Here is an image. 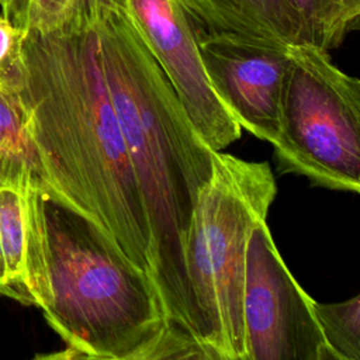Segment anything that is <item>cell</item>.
Wrapping results in <instances>:
<instances>
[{"mask_svg":"<svg viewBox=\"0 0 360 360\" xmlns=\"http://www.w3.org/2000/svg\"><path fill=\"white\" fill-rule=\"evenodd\" d=\"M97 20L25 32L17 97L46 184L150 277L149 225L101 68Z\"/></svg>","mask_w":360,"mask_h":360,"instance_id":"1","label":"cell"},{"mask_svg":"<svg viewBox=\"0 0 360 360\" xmlns=\"http://www.w3.org/2000/svg\"><path fill=\"white\" fill-rule=\"evenodd\" d=\"M98 55L150 232V278L173 336L205 359L184 266V240L214 152L118 3L97 20Z\"/></svg>","mask_w":360,"mask_h":360,"instance_id":"2","label":"cell"},{"mask_svg":"<svg viewBox=\"0 0 360 360\" xmlns=\"http://www.w3.org/2000/svg\"><path fill=\"white\" fill-rule=\"evenodd\" d=\"M27 285L66 343L65 357L190 359L158 291L117 242L46 183L25 191Z\"/></svg>","mask_w":360,"mask_h":360,"instance_id":"3","label":"cell"},{"mask_svg":"<svg viewBox=\"0 0 360 360\" xmlns=\"http://www.w3.org/2000/svg\"><path fill=\"white\" fill-rule=\"evenodd\" d=\"M277 193L267 162L214 152L212 173L195 201L184 240V266L208 360H249L243 295L250 233Z\"/></svg>","mask_w":360,"mask_h":360,"instance_id":"4","label":"cell"},{"mask_svg":"<svg viewBox=\"0 0 360 360\" xmlns=\"http://www.w3.org/2000/svg\"><path fill=\"white\" fill-rule=\"evenodd\" d=\"M290 58L271 143L280 173L360 195V79L312 45H291Z\"/></svg>","mask_w":360,"mask_h":360,"instance_id":"5","label":"cell"},{"mask_svg":"<svg viewBox=\"0 0 360 360\" xmlns=\"http://www.w3.org/2000/svg\"><path fill=\"white\" fill-rule=\"evenodd\" d=\"M271 238L266 219L246 253L243 316L249 360H336L315 311Z\"/></svg>","mask_w":360,"mask_h":360,"instance_id":"6","label":"cell"},{"mask_svg":"<svg viewBox=\"0 0 360 360\" xmlns=\"http://www.w3.org/2000/svg\"><path fill=\"white\" fill-rule=\"evenodd\" d=\"M152 56L173 86L193 127L212 150L240 138L242 128L217 97L205 73L201 25L181 0H118Z\"/></svg>","mask_w":360,"mask_h":360,"instance_id":"7","label":"cell"},{"mask_svg":"<svg viewBox=\"0 0 360 360\" xmlns=\"http://www.w3.org/2000/svg\"><path fill=\"white\" fill-rule=\"evenodd\" d=\"M200 53L210 84L240 128L273 143L280 129L290 46L235 32L201 30Z\"/></svg>","mask_w":360,"mask_h":360,"instance_id":"8","label":"cell"},{"mask_svg":"<svg viewBox=\"0 0 360 360\" xmlns=\"http://www.w3.org/2000/svg\"><path fill=\"white\" fill-rule=\"evenodd\" d=\"M198 24L283 45H309L301 18L287 0H181Z\"/></svg>","mask_w":360,"mask_h":360,"instance_id":"9","label":"cell"},{"mask_svg":"<svg viewBox=\"0 0 360 360\" xmlns=\"http://www.w3.org/2000/svg\"><path fill=\"white\" fill-rule=\"evenodd\" d=\"M0 183L25 191L31 184H45L25 115L17 93L0 89Z\"/></svg>","mask_w":360,"mask_h":360,"instance_id":"10","label":"cell"},{"mask_svg":"<svg viewBox=\"0 0 360 360\" xmlns=\"http://www.w3.org/2000/svg\"><path fill=\"white\" fill-rule=\"evenodd\" d=\"M118 0H0L1 14L24 32L48 34L94 21Z\"/></svg>","mask_w":360,"mask_h":360,"instance_id":"11","label":"cell"},{"mask_svg":"<svg viewBox=\"0 0 360 360\" xmlns=\"http://www.w3.org/2000/svg\"><path fill=\"white\" fill-rule=\"evenodd\" d=\"M0 249L6 264L10 298L32 305L27 285L25 195L13 184L0 183Z\"/></svg>","mask_w":360,"mask_h":360,"instance_id":"12","label":"cell"},{"mask_svg":"<svg viewBox=\"0 0 360 360\" xmlns=\"http://www.w3.org/2000/svg\"><path fill=\"white\" fill-rule=\"evenodd\" d=\"M301 18L309 45L326 52L360 31V0H287Z\"/></svg>","mask_w":360,"mask_h":360,"instance_id":"13","label":"cell"},{"mask_svg":"<svg viewBox=\"0 0 360 360\" xmlns=\"http://www.w3.org/2000/svg\"><path fill=\"white\" fill-rule=\"evenodd\" d=\"M315 311L336 360H360V292L342 302H315Z\"/></svg>","mask_w":360,"mask_h":360,"instance_id":"14","label":"cell"},{"mask_svg":"<svg viewBox=\"0 0 360 360\" xmlns=\"http://www.w3.org/2000/svg\"><path fill=\"white\" fill-rule=\"evenodd\" d=\"M25 32L0 14V89L17 93L24 75Z\"/></svg>","mask_w":360,"mask_h":360,"instance_id":"15","label":"cell"},{"mask_svg":"<svg viewBox=\"0 0 360 360\" xmlns=\"http://www.w3.org/2000/svg\"><path fill=\"white\" fill-rule=\"evenodd\" d=\"M0 295L4 297H10V291H8V285H7V273H6V264H4V259L1 255V249H0Z\"/></svg>","mask_w":360,"mask_h":360,"instance_id":"16","label":"cell"}]
</instances>
